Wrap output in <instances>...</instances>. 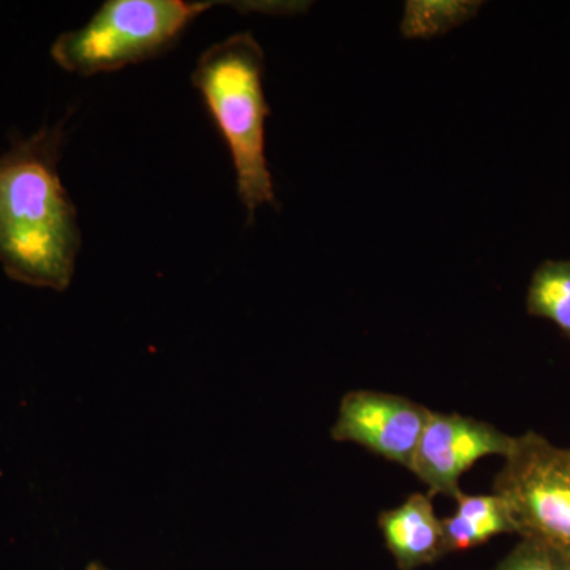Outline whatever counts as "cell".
<instances>
[{
	"label": "cell",
	"instance_id": "1",
	"mask_svg": "<svg viewBox=\"0 0 570 570\" xmlns=\"http://www.w3.org/2000/svg\"><path fill=\"white\" fill-rule=\"evenodd\" d=\"M66 119L0 154V265L11 281L63 292L81 249L78 209L59 175Z\"/></svg>",
	"mask_w": 570,
	"mask_h": 570
},
{
	"label": "cell",
	"instance_id": "2",
	"mask_svg": "<svg viewBox=\"0 0 570 570\" xmlns=\"http://www.w3.org/2000/svg\"><path fill=\"white\" fill-rule=\"evenodd\" d=\"M264 69L261 45L253 33L239 32L206 48L190 75L230 153L236 189L249 223L262 205H277L265 153L269 107L262 82Z\"/></svg>",
	"mask_w": 570,
	"mask_h": 570
},
{
	"label": "cell",
	"instance_id": "3",
	"mask_svg": "<svg viewBox=\"0 0 570 570\" xmlns=\"http://www.w3.org/2000/svg\"><path fill=\"white\" fill-rule=\"evenodd\" d=\"M234 6L239 11H294L295 3L216 0H107L80 29L51 45L52 61L78 77L110 73L159 58L205 11Z\"/></svg>",
	"mask_w": 570,
	"mask_h": 570
},
{
	"label": "cell",
	"instance_id": "4",
	"mask_svg": "<svg viewBox=\"0 0 570 570\" xmlns=\"http://www.w3.org/2000/svg\"><path fill=\"white\" fill-rule=\"evenodd\" d=\"M493 493L508 502L521 539L549 547L570 564V449L535 431L515 436Z\"/></svg>",
	"mask_w": 570,
	"mask_h": 570
},
{
	"label": "cell",
	"instance_id": "5",
	"mask_svg": "<svg viewBox=\"0 0 570 570\" xmlns=\"http://www.w3.org/2000/svg\"><path fill=\"white\" fill-rule=\"evenodd\" d=\"M513 439L482 420L431 411L411 472L430 494L456 499L463 493L460 479L464 472L487 456L505 459Z\"/></svg>",
	"mask_w": 570,
	"mask_h": 570
},
{
	"label": "cell",
	"instance_id": "6",
	"mask_svg": "<svg viewBox=\"0 0 570 570\" xmlns=\"http://www.w3.org/2000/svg\"><path fill=\"white\" fill-rule=\"evenodd\" d=\"M430 409L392 393L354 390L341 400L330 436L352 442L411 471Z\"/></svg>",
	"mask_w": 570,
	"mask_h": 570
},
{
	"label": "cell",
	"instance_id": "7",
	"mask_svg": "<svg viewBox=\"0 0 570 570\" xmlns=\"http://www.w3.org/2000/svg\"><path fill=\"white\" fill-rule=\"evenodd\" d=\"M385 546L400 570H417L448 557L444 524L430 493L411 494L395 509L379 515Z\"/></svg>",
	"mask_w": 570,
	"mask_h": 570
},
{
	"label": "cell",
	"instance_id": "8",
	"mask_svg": "<svg viewBox=\"0 0 570 570\" xmlns=\"http://www.w3.org/2000/svg\"><path fill=\"white\" fill-rule=\"evenodd\" d=\"M455 501V512L442 519L449 554L483 546L497 535L517 534L512 512L499 494L461 493Z\"/></svg>",
	"mask_w": 570,
	"mask_h": 570
},
{
	"label": "cell",
	"instance_id": "9",
	"mask_svg": "<svg viewBox=\"0 0 570 570\" xmlns=\"http://www.w3.org/2000/svg\"><path fill=\"white\" fill-rule=\"evenodd\" d=\"M528 313L547 318L570 340V262L547 261L532 275Z\"/></svg>",
	"mask_w": 570,
	"mask_h": 570
},
{
	"label": "cell",
	"instance_id": "10",
	"mask_svg": "<svg viewBox=\"0 0 570 570\" xmlns=\"http://www.w3.org/2000/svg\"><path fill=\"white\" fill-rule=\"evenodd\" d=\"M482 3L455 2V0H415L407 2L404 10L401 32L407 39H433V37L448 33L471 20Z\"/></svg>",
	"mask_w": 570,
	"mask_h": 570
},
{
	"label": "cell",
	"instance_id": "11",
	"mask_svg": "<svg viewBox=\"0 0 570 570\" xmlns=\"http://www.w3.org/2000/svg\"><path fill=\"white\" fill-rule=\"evenodd\" d=\"M494 570H570V564L549 547L531 539H521Z\"/></svg>",
	"mask_w": 570,
	"mask_h": 570
},
{
	"label": "cell",
	"instance_id": "12",
	"mask_svg": "<svg viewBox=\"0 0 570 570\" xmlns=\"http://www.w3.org/2000/svg\"><path fill=\"white\" fill-rule=\"evenodd\" d=\"M86 570H112L105 566L104 562L100 561H91L88 566H86Z\"/></svg>",
	"mask_w": 570,
	"mask_h": 570
}]
</instances>
